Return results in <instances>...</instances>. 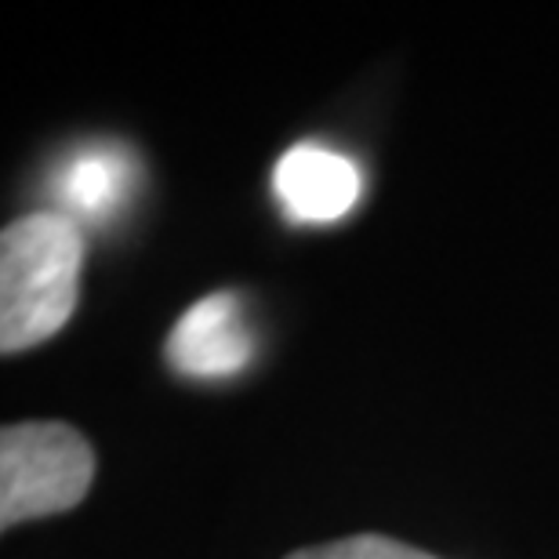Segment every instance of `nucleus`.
I'll return each mask as SVG.
<instances>
[{"mask_svg": "<svg viewBox=\"0 0 559 559\" xmlns=\"http://www.w3.org/2000/svg\"><path fill=\"white\" fill-rule=\"evenodd\" d=\"M81 259V226L59 211L11 222L0 237V349H33L70 323Z\"/></svg>", "mask_w": 559, "mask_h": 559, "instance_id": "nucleus-1", "label": "nucleus"}, {"mask_svg": "<svg viewBox=\"0 0 559 559\" xmlns=\"http://www.w3.org/2000/svg\"><path fill=\"white\" fill-rule=\"evenodd\" d=\"M95 479V451L73 425L22 421L0 432V523L73 509Z\"/></svg>", "mask_w": 559, "mask_h": 559, "instance_id": "nucleus-2", "label": "nucleus"}, {"mask_svg": "<svg viewBox=\"0 0 559 559\" xmlns=\"http://www.w3.org/2000/svg\"><path fill=\"white\" fill-rule=\"evenodd\" d=\"M254 356V334L248 328L243 298L218 290L193 301L167 338V360L189 378H229L243 371Z\"/></svg>", "mask_w": 559, "mask_h": 559, "instance_id": "nucleus-3", "label": "nucleus"}, {"mask_svg": "<svg viewBox=\"0 0 559 559\" xmlns=\"http://www.w3.org/2000/svg\"><path fill=\"white\" fill-rule=\"evenodd\" d=\"M273 189L290 222L323 226L356 207L364 178L349 156L323 150L317 142H301L276 160Z\"/></svg>", "mask_w": 559, "mask_h": 559, "instance_id": "nucleus-4", "label": "nucleus"}, {"mask_svg": "<svg viewBox=\"0 0 559 559\" xmlns=\"http://www.w3.org/2000/svg\"><path fill=\"white\" fill-rule=\"evenodd\" d=\"M131 175L135 164L117 145H92L66 160L55 197L66 204V218L73 222H103L117 215L120 204L131 193Z\"/></svg>", "mask_w": 559, "mask_h": 559, "instance_id": "nucleus-5", "label": "nucleus"}, {"mask_svg": "<svg viewBox=\"0 0 559 559\" xmlns=\"http://www.w3.org/2000/svg\"><path fill=\"white\" fill-rule=\"evenodd\" d=\"M287 559H432V556L411 549V545L396 538H385V534H353V538L317 545V549H301Z\"/></svg>", "mask_w": 559, "mask_h": 559, "instance_id": "nucleus-6", "label": "nucleus"}]
</instances>
